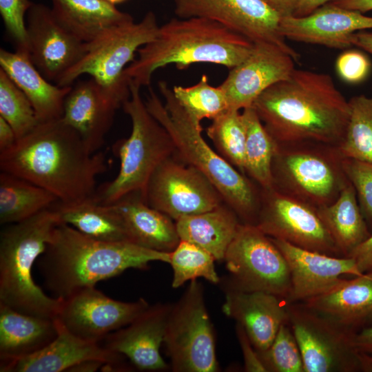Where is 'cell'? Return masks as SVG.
Returning <instances> with one entry per match:
<instances>
[{
  "instance_id": "obj_1",
  "label": "cell",
  "mask_w": 372,
  "mask_h": 372,
  "mask_svg": "<svg viewBox=\"0 0 372 372\" xmlns=\"http://www.w3.org/2000/svg\"><path fill=\"white\" fill-rule=\"evenodd\" d=\"M0 169L50 192L63 204L94 196L96 177L107 172L103 152L92 153L62 118L39 123L0 153Z\"/></svg>"
},
{
  "instance_id": "obj_2",
  "label": "cell",
  "mask_w": 372,
  "mask_h": 372,
  "mask_svg": "<svg viewBox=\"0 0 372 372\" xmlns=\"http://www.w3.org/2000/svg\"><path fill=\"white\" fill-rule=\"evenodd\" d=\"M279 144L305 142L338 147L350 106L328 74L294 69L265 90L251 105Z\"/></svg>"
},
{
  "instance_id": "obj_3",
  "label": "cell",
  "mask_w": 372,
  "mask_h": 372,
  "mask_svg": "<svg viewBox=\"0 0 372 372\" xmlns=\"http://www.w3.org/2000/svg\"><path fill=\"white\" fill-rule=\"evenodd\" d=\"M169 257L130 242L96 240L60 223L38 265L47 288L54 298L64 299L128 269H147L154 261L169 263Z\"/></svg>"
},
{
  "instance_id": "obj_4",
  "label": "cell",
  "mask_w": 372,
  "mask_h": 372,
  "mask_svg": "<svg viewBox=\"0 0 372 372\" xmlns=\"http://www.w3.org/2000/svg\"><path fill=\"white\" fill-rule=\"evenodd\" d=\"M253 45L247 38L208 19H172L138 49L124 76L141 87H149L154 73L168 65L184 70L194 63H213L230 70L249 55Z\"/></svg>"
},
{
  "instance_id": "obj_5",
  "label": "cell",
  "mask_w": 372,
  "mask_h": 372,
  "mask_svg": "<svg viewBox=\"0 0 372 372\" xmlns=\"http://www.w3.org/2000/svg\"><path fill=\"white\" fill-rule=\"evenodd\" d=\"M164 103L151 86L145 105L166 129L176 147V154L200 171L220 194L224 202L242 223L256 225L260 194L252 183L207 144L202 136L201 123L195 121L176 100L167 82H158Z\"/></svg>"
},
{
  "instance_id": "obj_6",
  "label": "cell",
  "mask_w": 372,
  "mask_h": 372,
  "mask_svg": "<svg viewBox=\"0 0 372 372\" xmlns=\"http://www.w3.org/2000/svg\"><path fill=\"white\" fill-rule=\"evenodd\" d=\"M61 223L52 207L0 234V303L20 313L55 319L61 299L47 296L32 278L36 260L43 254Z\"/></svg>"
},
{
  "instance_id": "obj_7",
  "label": "cell",
  "mask_w": 372,
  "mask_h": 372,
  "mask_svg": "<svg viewBox=\"0 0 372 372\" xmlns=\"http://www.w3.org/2000/svg\"><path fill=\"white\" fill-rule=\"evenodd\" d=\"M130 96L123 104L132 121L127 138L112 147L120 161L116 176L96 189L95 200L110 205L134 192L143 195L155 169L176 153L173 139L166 129L149 113L141 95V87L130 82Z\"/></svg>"
},
{
  "instance_id": "obj_8",
  "label": "cell",
  "mask_w": 372,
  "mask_h": 372,
  "mask_svg": "<svg viewBox=\"0 0 372 372\" xmlns=\"http://www.w3.org/2000/svg\"><path fill=\"white\" fill-rule=\"evenodd\" d=\"M343 158L336 146L278 143L272 163L273 188L316 208L329 205L349 182Z\"/></svg>"
},
{
  "instance_id": "obj_9",
  "label": "cell",
  "mask_w": 372,
  "mask_h": 372,
  "mask_svg": "<svg viewBox=\"0 0 372 372\" xmlns=\"http://www.w3.org/2000/svg\"><path fill=\"white\" fill-rule=\"evenodd\" d=\"M159 26L154 13L148 12L138 23L133 21L110 29L87 43L83 58L56 85L71 86L79 76L89 74L122 107L130 96L124 71L138 49L154 39Z\"/></svg>"
},
{
  "instance_id": "obj_10",
  "label": "cell",
  "mask_w": 372,
  "mask_h": 372,
  "mask_svg": "<svg viewBox=\"0 0 372 372\" xmlns=\"http://www.w3.org/2000/svg\"><path fill=\"white\" fill-rule=\"evenodd\" d=\"M163 344L175 372H215L213 327L207 313L203 289L192 280L179 300L172 305Z\"/></svg>"
},
{
  "instance_id": "obj_11",
  "label": "cell",
  "mask_w": 372,
  "mask_h": 372,
  "mask_svg": "<svg viewBox=\"0 0 372 372\" xmlns=\"http://www.w3.org/2000/svg\"><path fill=\"white\" fill-rule=\"evenodd\" d=\"M224 261L231 276L226 286L265 291L287 300L291 280L287 260L256 225L240 223Z\"/></svg>"
},
{
  "instance_id": "obj_12",
  "label": "cell",
  "mask_w": 372,
  "mask_h": 372,
  "mask_svg": "<svg viewBox=\"0 0 372 372\" xmlns=\"http://www.w3.org/2000/svg\"><path fill=\"white\" fill-rule=\"evenodd\" d=\"M288 322L300 350L304 372H353L363 369L353 342L343 329L302 302H288Z\"/></svg>"
},
{
  "instance_id": "obj_13",
  "label": "cell",
  "mask_w": 372,
  "mask_h": 372,
  "mask_svg": "<svg viewBox=\"0 0 372 372\" xmlns=\"http://www.w3.org/2000/svg\"><path fill=\"white\" fill-rule=\"evenodd\" d=\"M142 196L150 207L174 221L225 203L211 181L176 153L155 169Z\"/></svg>"
},
{
  "instance_id": "obj_14",
  "label": "cell",
  "mask_w": 372,
  "mask_h": 372,
  "mask_svg": "<svg viewBox=\"0 0 372 372\" xmlns=\"http://www.w3.org/2000/svg\"><path fill=\"white\" fill-rule=\"evenodd\" d=\"M256 225L271 238L302 249L342 256L317 208L277 189H262Z\"/></svg>"
},
{
  "instance_id": "obj_15",
  "label": "cell",
  "mask_w": 372,
  "mask_h": 372,
  "mask_svg": "<svg viewBox=\"0 0 372 372\" xmlns=\"http://www.w3.org/2000/svg\"><path fill=\"white\" fill-rule=\"evenodd\" d=\"M178 18L216 21L253 43H273L298 61L300 54L280 32L281 16L261 0H174Z\"/></svg>"
},
{
  "instance_id": "obj_16",
  "label": "cell",
  "mask_w": 372,
  "mask_h": 372,
  "mask_svg": "<svg viewBox=\"0 0 372 372\" xmlns=\"http://www.w3.org/2000/svg\"><path fill=\"white\" fill-rule=\"evenodd\" d=\"M149 306L143 298L134 302L116 300L90 287L61 299L56 319L77 337L101 342L132 322Z\"/></svg>"
},
{
  "instance_id": "obj_17",
  "label": "cell",
  "mask_w": 372,
  "mask_h": 372,
  "mask_svg": "<svg viewBox=\"0 0 372 372\" xmlns=\"http://www.w3.org/2000/svg\"><path fill=\"white\" fill-rule=\"evenodd\" d=\"M29 56L37 69L54 84L85 56L87 43L63 28L51 9L34 3L26 16Z\"/></svg>"
},
{
  "instance_id": "obj_18",
  "label": "cell",
  "mask_w": 372,
  "mask_h": 372,
  "mask_svg": "<svg viewBox=\"0 0 372 372\" xmlns=\"http://www.w3.org/2000/svg\"><path fill=\"white\" fill-rule=\"evenodd\" d=\"M295 62L291 55L273 43H254L249 55L230 69L220 85L229 110L251 107L265 90L289 76L295 69Z\"/></svg>"
},
{
  "instance_id": "obj_19",
  "label": "cell",
  "mask_w": 372,
  "mask_h": 372,
  "mask_svg": "<svg viewBox=\"0 0 372 372\" xmlns=\"http://www.w3.org/2000/svg\"><path fill=\"white\" fill-rule=\"evenodd\" d=\"M271 238V237H270ZM287 260L291 280L288 302H301L335 287L342 276L362 274L349 257L331 256L302 249L271 238Z\"/></svg>"
},
{
  "instance_id": "obj_20",
  "label": "cell",
  "mask_w": 372,
  "mask_h": 372,
  "mask_svg": "<svg viewBox=\"0 0 372 372\" xmlns=\"http://www.w3.org/2000/svg\"><path fill=\"white\" fill-rule=\"evenodd\" d=\"M372 29V17L327 2L303 17H281L280 32L286 39L335 49L351 45V36Z\"/></svg>"
},
{
  "instance_id": "obj_21",
  "label": "cell",
  "mask_w": 372,
  "mask_h": 372,
  "mask_svg": "<svg viewBox=\"0 0 372 372\" xmlns=\"http://www.w3.org/2000/svg\"><path fill=\"white\" fill-rule=\"evenodd\" d=\"M171 304L149 306L129 324L106 336L100 343L127 358L141 371H161L167 365L161 355Z\"/></svg>"
},
{
  "instance_id": "obj_22",
  "label": "cell",
  "mask_w": 372,
  "mask_h": 372,
  "mask_svg": "<svg viewBox=\"0 0 372 372\" xmlns=\"http://www.w3.org/2000/svg\"><path fill=\"white\" fill-rule=\"evenodd\" d=\"M56 320L58 334L50 343L32 355L0 365V371H69L74 366L87 360L105 362L107 364L105 369L106 371L125 369L123 366L124 357L106 349L100 342L77 337Z\"/></svg>"
},
{
  "instance_id": "obj_23",
  "label": "cell",
  "mask_w": 372,
  "mask_h": 372,
  "mask_svg": "<svg viewBox=\"0 0 372 372\" xmlns=\"http://www.w3.org/2000/svg\"><path fill=\"white\" fill-rule=\"evenodd\" d=\"M119 106L94 79L76 81L67 94L62 119L81 137L92 153L105 143Z\"/></svg>"
},
{
  "instance_id": "obj_24",
  "label": "cell",
  "mask_w": 372,
  "mask_h": 372,
  "mask_svg": "<svg viewBox=\"0 0 372 372\" xmlns=\"http://www.w3.org/2000/svg\"><path fill=\"white\" fill-rule=\"evenodd\" d=\"M226 287L223 313L243 327L258 353L264 351L288 321V302L265 291Z\"/></svg>"
},
{
  "instance_id": "obj_25",
  "label": "cell",
  "mask_w": 372,
  "mask_h": 372,
  "mask_svg": "<svg viewBox=\"0 0 372 372\" xmlns=\"http://www.w3.org/2000/svg\"><path fill=\"white\" fill-rule=\"evenodd\" d=\"M302 302L351 332L372 322V276L365 273L344 279L331 289Z\"/></svg>"
},
{
  "instance_id": "obj_26",
  "label": "cell",
  "mask_w": 372,
  "mask_h": 372,
  "mask_svg": "<svg viewBox=\"0 0 372 372\" xmlns=\"http://www.w3.org/2000/svg\"><path fill=\"white\" fill-rule=\"evenodd\" d=\"M0 66L32 105L39 123L62 118L71 86L52 84L37 69L28 54L0 49Z\"/></svg>"
},
{
  "instance_id": "obj_27",
  "label": "cell",
  "mask_w": 372,
  "mask_h": 372,
  "mask_svg": "<svg viewBox=\"0 0 372 372\" xmlns=\"http://www.w3.org/2000/svg\"><path fill=\"white\" fill-rule=\"evenodd\" d=\"M110 205L123 218L132 242L167 253L179 243L176 222L150 207L141 192L127 194Z\"/></svg>"
},
{
  "instance_id": "obj_28",
  "label": "cell",
  "mask_w": 372,
  "mask_h": 372,
  "mask_svg": "<svg viewBox=\"0 0 372 372\" xmlns=\"http://www.w3.org/2000/svg\"><path fill=\"white\" fill-rule=\"evenodd\" d=\"M57 334L56 319L22 313L0 303V365L34 354Z\"/></svg>"
},
{
  "instance_id": "obj_29",
  "label": "cell",
  "mask_w": 372,
  "mask_h": 372,
  "mask_svg": "<svg viewBox=\"0 0 372 372\" xmlns=\"http://www.w3.org/2000/svg\"><path fill=\"white\" fill-rule=\"evenodd\" d=\"M52 13L67 30L88 43L110 29L134 21L106 0H51Z\"/></svg>"
},
{
  "instance_id": "obj_30",
  "label": "cell",
  "mask_w": 372,
  "mask_h": 372,
  "mask_svg": "<svg viewBox=\"0 0 372 372\" xmlns=\"http://www.w3.org/2000/svg\"><path fill=\"white\" fill-rule=\"evenodd\" d=\"M180 240L194 243L209 252L216 260H224L227 250L241 223L225 203L203 213L176 220Z\"/></svg>"
},
{
  "instance_id": "obj_31",
  "label": "cell",
  "mask_w": 372,
  "mask_h": 372,
  "mask_svg": "<svg viewBox=\"0 0 372 372\" xmlns=\"http://www.w3.org/2000/svg\"><path fill=\"white\" fill-rule=\"evenodd\" d=\"M317 211L343 257H347L371 234L349 181L335 200L318 207Z\"/></svg>"
},
{
  "instance_id": "obj_32",
  "label": "cell",
  "mask_w": 372,
  "mask_h": 372,
  "mask_svg": "<svg viewBox=\"0 0 372 372\" xmlns=\"http://www.w3.org/2000/svg\"><path fill=\"white\" fill-rule=\"evenodd\" d=\"M52 207L58 213L61 223L90 238L132 242L123 220L114 206L101 204L94 196L73 204L57 202Z\"/></svg>"
},
{
  "instance_id": "obj_33",
  "label": "cell",
  "mask_w": 372,
  "mask_h": 372,
  "mask_svg": "<svg viewBox=\"0 0 372 372\" xmlns=\"http://www.w3.org/2000/svg\"><path fill=\"white\" fill-rule=\"evenodd\" d=\"M59 202L50 192L16 175L0 174V223L28 219Z\"/></svg>"
},
{
  "instance_id": "obj_34",
  "label": "cell",
  "mask_w": 372,
  "mask_h": 372,
  "mask_svg": "<svg viewBox=\"0 0 372 372\" xmlns=\"http://www.w3.org/2000/svg\"><path fill=\"white\" fill-rule=\"evenodd\" d=\"M246 127L245 173L262 189L273 188L272 163L278 143L266 130L252 106L242 112Z\"/></svg>"
},
{
  "instance_id": "obj_35",
  "label": "cell",
  "mask_w": 372,
  "mask_h": 372,
  "mask_svg": "<svg viewBox=\"0 0 372 372\" xmlns=\"http://www.w3.org/2000/svg\"><path fill=\"white\" fill-rule=\"evenodd\" d=\"M349 103V120L338 149L344 158L372 162V95L354 96Z\"/></svg>"
},
{
  "instance_id": "obj_36",
  "label": "cell",
  "mask_w": 372,
  "mask_h": 372,
  "mask_svg": "<svg viewBox=\"0 0 372 372\" xmlns=\"http://www.w3.org/2000/svg\"><path fill=\"white\" fill-rule=\"evenodd\" d=\"M206 134L217 152L242 174L245 173L246 127L240 110H228L212 120Z\"/></svg>"
},
{
  "instance_id": "obj_37",
  "label": "cell",
  "mask_w": 372,
  "mask_h": 372,
  "mask_svg": "<svg viewBox=\"0 0 372 372\" xmlns=\"http://www.w3.org/2000/svg\"><path fill=\"white\" fill-rule=\"evenodd\" d=\"M169 263L173 270L172 286L178 288L187 281L203 278L213 284L220 280L216 271V259L207 251L185 240H180L169 252Z\"/></svg>"
},
{
  "instance_id": "obj_38",
  "label": "cell",
  "mask_w": 372,
  "mask_h": 372,
  "mask_svg": "<svg viewBox=\"0 0 372 372\" xmlns=\"http://www.w3.org/2000/svg\"><path fill=\"white\" fill-rule=\"evenodd\" d=\"M172 91L188 114L199 123L205 118L213 120L229 110L223 90L220 85H211L205 74L197 83L189 87L175 85Z\"/></svg>"
},
{
  "instance_id": "obj_39",
  "label": "cell",
  "mask_w": 372,
  "mask_h": 372,
  "mask_svg": "<svg viewBox=\"0 0 372 372\" xmlns=\"http://www.w3.org/2000/svg\"><path fill=\"white\" fill-rule=\"evenodd\" d=\"M0 116L10 125L17 139L30 133L39 123L29 99L1 68Z\"/></svg>"
},
{
  "instance_id": "obj_40",
  "label": "cell",
  "mask_w": 372,
  "mask_h": 372,
  "mask_svg": "<svg viewBox=\"0 0 372 372\" xmlns=\"http://www.w3.org/2000/svg\"><path fill=\"white\" fill-rule=\"evenodd\" d=\"M258 354L266 372H304L300 350L288 321L280 326L269 348Z\"/></svg>"
},
{
  "instance_id": "obj_41",
  "label": "cell",
  "mask_w": 372,
  "mask_h": 372,
  "mask_svg": "<svg viewBox=\"0 0 372 372\" xmlns=\"http://www.w3.org/2000/svg\"><path fill=\"white\" fill-rule=\"evenodd\" d=\"M34 3L30 0H0V14L15 51L29 55L25 16Z\"/></svg>"
},
{
  "instance_id": "obj_42",
  "label": "cell",
  "mask_w": 372,
  "mask_h": 372,
  "mask_svg": "<svg viewBox=\"0 0 372 372\" xmlns=\"http://www.w3.org/2000/svg\"><path fill=\"white\" fill-rule=\"evenodd\" d=\"M342 167L355 190L366 223L372 226V162L343 158Z\"/></svg>"
},
{
  "instance_id": "obj_43",
  "label": "cell",
  "mask_w": 372,
  "mask_h": 372,
  "mask_svg": "<svg viewBox=\"0 0 372 372\" xmlns=\"http://www.w3.org/2000/svg\"><path fill=\"white\" fill-rule=\"evenodd\" d=\"M371 64L362 52L350 50L341 53L335 61V71L345 83L358 84L369 75Z\"/></svg>"
},
{
  "instance_id": "obj_44",
  "label": "cell",
  "mask_w": 372,
  "mask_h": 372,
  "mask_svg": "<svg viewBox=\"0 0 372 372\" xmlns=\"http://www.w3.org/2000/svg\"><path fill=\"white\" fill-rule=\"evenodd\" d=\"M236 335L243 355L245 371L247 372H266L258 352L246 331L238 323L236 324Z\"/></svg>"
},
{
  "instance_id": "obj_45",
  "label": "cell",
  "mask_w": 372,
  "mask_h": 372,
  "mask_svg": "<svg viewBox=\"0 0 372 372\" xmlns=\"http://www.w3.org/2000/svg\"><path fill=\"white\" fill-rule=\"evenodd\" d=\"M353 342L361 358L363 369H372V327L355 332Z\"/></svg>"
},
{
  "instance_id": "obj_46",
  "label": "cell",
  "mask_w": 372,
  "mask_h": 372,
  "mask_svg": "<svg viewBox=\"0 0 372 372\" xmlns=\"http://www.w3.org/2000/svg\"><path fill=\"white\" fill-rule=\"evenodd\" d=\"M347 257L355 260L361 273H365L372 271V234Z\"/></svg>"
},
{
  "instance_id": "obj_47",
  "label": "cell",
  "mask_w": 372,
  "mask_h": 372,
  "mask_svg": "<svg viewBox=\"0 0 372 372\" xmlns=\"http://www.w3.org/2000/svg\"><path fill=\"white\" fill-rule=\"evenodd\" d=\"M17 138L10 125L0 116V153L11 148Z\"/></svg>"
},
{
  "instance_id": "obj_48",
  "label": "cell",
  "mask_w": 372,
  "mask_h": 372,
  "mask_svg": "<svg viewBox=\"0 0 372 372\" xmlns=\"http://www.w3.org/2000/svg\"><path fill=\"white\" fill-rule=\"evenodd\" d=\"M281 17L293 15L297 5V0H261Z\"/></svg>"
},
{
  "instance_id": "obj_49",
  "label": "cell",
  "mask_w": 372,
  "mask_h": 372,
  "mask_svg": "<svg viewBox=\"0 0 372 372\" xmlns=\"http://www.w3.org/2000/svg\"><path fill=\"white\" fill-rule=\"evenodd\" d=\"M329 2L337 6L356 10L363 14L372 10V0H331Z\"/></svg>"
},
{
  "instance_id": "obj_50",
  "label": "cell",
  "mask_w": 372,
  "mask_h": 372,
  "mask_svg": "<svg viewBox=\"0 0 372 372\" xmlns=\"http://www.w3.org/2000/svg\"><path fill=\"white\" fill-rule=\"evenodd\" d=\"M352 46H356L372 55V32L366 30L353 33L350 38Z\"/></svg>"
},
{
  "instance_id": "obj_51",
  "label": "cell",
  "mask_w": 372,
  "mask_h": 372,
  "mask_svg": "<svg viewBox=\"0 0 372 372\" xmlns=\"http://www.w3.org/2000/svg\"><path fill=\"white\" fill-rule=\"evenodd\" d=\"M331 0H297V5L293 16L303 17L315 10L320 6Z\"/></svg>"
},
{
  "instance_id": "obj_52",
  "label": "cell",
  "mask_w": 372,
  "mask_h": 372,
  "mask_svg": "<svg viewBox=\"0 0 372 372\" xmlns=\"http://www.w3.org/2000/svg\"><path fill=\"white\" fill-rule=\"evenodd\" d=\"M106 1L111 3L112 4L115 5L116 3H121V2H123V1H124L125 0H106Z\"/></svg>"
},
{
  "instance_id": "obj_53",
  "label": "cell",
  "mask_w": 372,
  "mask_h": 372,
  "mask_svg": "<svg viewBox=\"0 0 372 372\" xmlns=\"http://www.w3.org/2000/svg\"><path fill=\"white\" fill-rule=\"evenodd\" d=\"M367 273H369L372 276V271H371L369 272H367Z\"/></svg>"
}]
</instances>
